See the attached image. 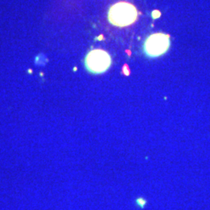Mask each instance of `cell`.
Masks as SVG:
<instances>
[{"instance_id": "cell-1", "label": "cell", "mask_w": 210, "mask_h": 210, "mask_svg": "<svg viewBox=\"0 0 210 210\" xmlns=\"http://www.w3.org/2000/svg\"><path fill=\"white\" fill-rule=\"evenodd\" d=\"M108 17L110 23L115 27H128L138 19V10L132 3L119 2L110 7Z\"/></svg>"}, {"instance_id": "cell-2", "label": "cell", "mask_w": 210, "mask_h": 210, "mask_svg": "<svg viewBox=\"0 0 210 210\" xmlns=\"http://www.w3.org/2000/svg\"><path fill=\"white\" fill-rule=\"evenodd\" d=\"M85 67L93 74L105 73L112 63L111 55L102 49L91 50L85 58Z\"/></svg>"}, {"instance_id": "cell-3", "label": "cell", "mask_w": 210, "mask_h": 210, "mask_svg": "<svg viewBox=\"0 0 210 210\" xmlns=\"http://www.w3.org/2000/svg\"><path fill=\"white\" fill-rule=\"evenodd\" d=\"M170 45V36L164 33H155L149 36L143 44V51L146 56L157 58L168 51Z\"/></svg>"}, {"instance_id": "cell-4", "label": "cell", "mask_w": 210, "mask_h": 210, "mask_svg": "<svg viewBox=\"0 0 210 210\" xmlns=\"http://www.w3.org/2000/svg\"><path fill=\"white\" fill-rule=\"evenodd\" d=\"M136 206L139 208H144L147 205V200L143 197H138L135 201Z\"/></svg>"}, {"instance_id": "cell-5", "label": "cell", "mask_w": 210, "mask_h": 210, "mask_svg": "<svg viewBox=\"0 0 210 210\" xmlns=\"http://www.w3.org/2000/svg\"><path fill=\"white\" fill-rule=\"evenodd\" d=\"M160 16V13L159 12V11H153V17L154 19L159 17Z\"/></svg>"}, {"instance_id": "cell-6", "label": "cell", "mask_w": 210, "mask_h": 210, "mask_svg": "<svg viewBox=\"0 0 210 210\" xmlns=\"http://www.w3.org/2000/svg\"><path fill=\"white\" fill-rule=\"evenodd\" d=\"M123 72L126 75H129V69H128L127 66H125V67L123 68Z\"/></svg>"}]
</instances>
